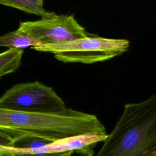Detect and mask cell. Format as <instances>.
Returning a JSON list of instances; mask_svg holds the SVG:
<instances>
[{"mask_svg":"<svg viewBox=\"0 0 156 156\" xmlns=\"http://www.w3.org/2000/svg\"><path fill=\"white\" fill-rule=\"evenodd\" d=\"M0 130L15 136L30 134L54 141L83 135H108L96 115L71 108L55 113H33L0 108Z\"/></svg>","mask_w":156,"mask_h":156,"instance_id":"obj_1","label":"cell"},{"mask_svg":"<svg viewBox=\"0 0 156 156\" xmlns=\"http://www.w3.org/2000/svg\"><path fill=\"white\" fill-rule=\"evenodd\" d=\"M96 156H156V94L124 105Z\"/></svg>","mask_w":156,"mask_h":156,"instance_id":"obj_2","label":"cell"},{"mask_svg":"<svg viewBox=\"0 0 156 156\" xmlns=\"http://www.w3.org/2000/svg\"><path fill=\"white\" fill-rule=\"evenodd\" d=\"M125 39H112L101 37H86L68 42L40 44L32 47L39 51L52 53L63 63L91 64L111 59L122 54L129 48Z\"/></svg>","mask_w":156,"mask_h":156,"instance_id":"obj_3","label":"cell"},{"mask_svg":"<svg viewBox=\"0 0 156 156\" xmlns=\"http://www.w3.org/2000/svg\"><path fill=\"white\" fill-rule=\"evenodd\" d=\"M0 108L33 113H55L66 107L52 87L38 81L14 85L0 97Z\"/></svg>","mask_w":156,"mask_h":156,"instance_id":"obj_4","label":"cell"},{"mask_svg":"<svg viewBox=\"0 0 156 156\" xmlns=\"http://www.w3.org/2000/svg\"><path fill=\"white\" fill-rule=\"evenodd\" d=\"M18 29L30 34L41 44L68 42L88 36L73 15H58L54 12L37 21L20 22Z\"/></svg>","mask_w":156,"mask_h":156,"instance_id":"obj_5","label":"cell"},{"mask_svg":"<svg viewBox=\"0 0 156 156\" xmlns=\"http://www.w3.org/2000/svg\"><path fill=\"white\" fill-rule=\"evenodd\" d=\"M41 44V43L27 32L18 29L0 37V46L9 49H23L29 46L34 47Z\"/></svg>","mask_w":156,"mask_h":156,"instance_id":"obj_6","label":"cell"},{"mask_svg":"<svg viewBox=\"0 0 156 156\" xmlns=\"http://www.w3.org/2000/svg\"><path fill=\"white\" fill-rule=\"evenodd\" d=\"M0 4L38 15L41 18L48 17L54 13L44 9L43 0H0Z\"/></svg>","mask_w":156,"mask_h":156,"instance_id":"obj_7","label":"cell"},{"mask_svg":"<svg viewBox=\"0 0 156 156\" xmlns=\"http://www.w3.org/2000/svg\"><path fill=\"white\" fill-rule=\"evenodd\" d=\"M23 51L11 48L0 53V79L15 72L21 65Z\"/></svg>","mask_w":156,"mask_h":156,"instance_id":"obj_8","label":"cell"},{"mask_svg":"<svg viewBox=\"0 0 156 156\" xmlns=\"http://www.w3.org/2000/svg\"><path fill=\"white\" fill-rule=\"evenodd\" d=\"M53 141H54V140L34 135H20L14 138V141L11 149H36L48 145Z\"/></svg>","mask_w":156,"mask_h":156,"instance_id":"obj_9","label":"cell"},{"mask_svg":"<svg viewBox=\"0 0 156 156\" xmlns=\"http://www.w3.org/2000/svg\"><path fill=\"white\" fill-rule=\"evenodd\" d=\"M74 152L73 151L46 152L34 149H15L0 146V156H72Z\"/></svg>","mask_w":156,"mask_h":156,"instance_id":"obj_10","label":"cell"},{"mask_svg":"<svg viewBox=\"0 0 156 156\" xmlns=\"http://www.w3.org/2000/svg\"><path fill=\"white\" fill-rule=\"evenodd\" d=\"M15 137L13 134L0 130V146L11 148Z\"/></svg>","mask_w":156,"mask_h":156,"instance_id":"obj_11","label":"cell"}]
</instances>
